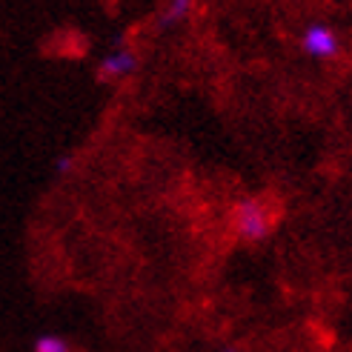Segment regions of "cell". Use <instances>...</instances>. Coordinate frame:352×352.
Wrapping results in <instances>:
<instances>
[{"label": "cell", "mask_w": 352, "mask_h": 352, "mask_svg": "<svg viewBox=\"0 0 352 352\" xmlns=\"http://www.w3.org/2000/svg\"><path fill=\"white\" fill-rule=\"evenodd\" d=\"M189 12H192V0H166L164 12L157 14V29H172V26L184 23Z\"/></svg>", "instance_id": "277c9868"}, {"label": "cell", "mask_w": 352, "mask_h": 352, "mask_svg": "<svg viewBox=\"0 0 352 352\" xmlns=\"http://www.w3.org/2000/svg\"><path fill=\"white\" fill-rule=\"evenodd\" d=\"M301 49L307 52L309 58L315 60H327V58H336L338 49H341V41L332 26L327 23H309L304 32H301Z\"/></svg>", "instance_id": "7a4b0ae2"}, {"label": "cell", "mask_w": 352, "mask_h": 352, "mask_svg": "<svg viewBox=\"0 0 352 352\" xmlns=\"http://www.w3.org/2000/svg\"><path fill=\"white\" fill-rule=\"evenodd\" d=\"M135 66H138V58H135V52L129 49H115L112 55H107L100 60V78H126L135 72Z\"/></svg>", "instance_id": "3957f363"}, {"label": "cell", "mask_w": 352, "mask_h": 352, "mask_svg": "<svg viewBox=\"0 0 352 352\" xmlns=\"http://www.w3.org/2000/svg\"><path fill=\"white\" fill-rule=\"evenodd\" d=\"M32 352H72V344L60 336H38L32 341Z\"/></svg>", "instance_id": "5b68a950"}, {"label": "cell", "mask_w": 352, "mask_h": 352, "mask_svg": "<svg viewBox=\"0 0 352 352\" xmlns=\"http://www.w3.org/2000/svg\"><path fill=\"white\" fill-rule=\"evenodd\" d=\"M69 169H72V157H69V155H63L60 161L55 164V172H58V175H66Z\"/></svg>", "instance_id": "8992f818"}, {"label": "cell", "mask_w": 352, "mask_h": 352, "mask_svg": "<svg viewBox=\"0 0 352 352\" xmlns=\"http://www.w3.org/2000/svg\"><path fill=\"white\" fill-rule=\"evenodd\" d=\"M218 352H238V349H235V346H221Z\"/></svg>", "instance_id": "52a82bcc"}, {"label": "cell", "mask_w": 352, "mask_h": 352, "mask_svg": "<svg viewBox=\"0 0 352 352\" xmlns=\"http://www.w3.org/2000/svg\"><path fill=\"white\" fill-rule=\"evenodd\" d=\"M232 230L246 243H261L272 232V218L258 198H241L232 206Z\"/></svg>", "instance_id": "6da1fadb"}]
</instances>
